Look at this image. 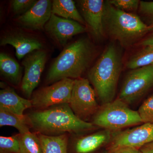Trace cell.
<instances>
[{
	"instance_id": "31",
	"label": "cell",
	"mask_w": 153,
	"mask_h": 153,
	"mask_svg": "<svg viewBox=\"0 0 153 153\" xmlns=\"http://www.w3.org/2000/svg\"><path fill=\"white\" fill-rule=\"evenodd\" d=\"M100 153H105V151L104 152H102Z\"/></svg>"
},
{
	"instance_id": "29",
	"label": "cell",
	"mask_w": 153,
	"mask_h": 153,
	"mask_svg": "<svg viewBox=\"0 0 153 153\" xmlns=\"http://www.w3.org/2000/svg\"><path fill=\"white\" fill-rule=\"evenodd\" d=\"M140 44L143 47L153 46V25L149 35L140 42Z\"/></svg>"
},
{
	"instance_id": "11",
	"label": "cell",
	"mask_w": 153,
	"mask_h": 153,
	"mask_svg": "<svg viewBox=\"0 0 153 153\" xmlns=\"http://www.w3.org/2000/svg\"><path fill=\"white\" fill-rule=\"evenodd\" d=\"M77 2L82 16L92 36L97 40L101 39L105 33L103 17L105 2L102 0H81Z\"/></svg>"
},
{
	"instance_id": "30",
	"label": "cell",
	"mask_w": 153,
	"mask_h": 153,
	"mask_svg": "<svg viewBox=\"0 0 153 153\" xmlns=\"http://www.w3.org/2000/svg\"><path fill=\"white\" fill-rule=\"evenodd\" d=\"M142 153H153V141L140 149Z\"/></svg>"
},
{
	"instance_id": "25",
	"label": "cell",
	"mask_w": 153,
	"mask_h": 153,
	"mask_svg": "<svg viewBox=\"0 0 153 153\" xmlns=\"http://www.w3.org/2000/svg\"><path fill=\"white\" fill-rule=\"evenodd\" d=\"M108 2L113 6L121 10L130 13L135 12L139 7V0H110Z\"/></svg>"
},
{
	"instance_id": "24",
	"label": "cell",
	"mask_w": 153,
	"mask_h": 153,
	"mask_svg": "<svg viewBox=\"0 0 153 153\" xmlns=\"http://www.w3.org/2000/svg\"><path fill=\"white\" fill-rule=\"evenodd\" d=\"M137 111L143 123L153 124V94L143 102Z\"/></svg>"
},
{
	"instance_id": "27",
	"label": "cell",
	"mask_w": 153,
	"mask_h": 153,
	"mask_svg": "<svg viewBox=\"0 0 153 153\" xmlns=\"http://www.w3.org/2000/svg\"><path fill=\"white\" fill-rule=\"evenodd\" d=\"M140 13L153 25V1H140L139 6Z\"/></svg>"
},
{
	"instance_id": "22",
	"label": "cell",
	"mask_w": 153,
	"mask_h": 153,
	"mask_svg": "<svg viewBox=\"0 0 153 153\" xmlns=\"http://www.w3.org/2000/svg\"><path fill=\"white\" fill-rule=\"evenodd\" d=\"M151 65H153V46L144 47L126 63V67L131 69Z\"/></svg>"
},
{
	"instance_id": "21",
	"label": "cell",
	"mask_w": 153,
	"mask_h": 153,
	"mask_svg": "<svg viewBox=\"0 0 153 153\" xmlns=\"http://www.w3.org/2000/svg\"><path fill=\"white\" fill-rule=\"evenodd\" d=\"M19 139L20 153H42V145L37 133L19 134Z\"/></svg>"
},
{
	"instance_id": "19",
	"label": "cell",
	"mask_w": 153,
	"mask_h": 153,
	"mask_svg": "<svg viewBox=\"0 0 153 153\" xmlns=\"http://www.w3.org/2000/svg\"><path fill=\"white\" fill-rule=\"evenodd\" d=\"M0 71L1 74L13 85H19L21 82L22 73L20 65L5 53L0 54Z\"/></svg>"
},
{
	"instance_id": "23",
	"label": "cell",
	"mask_w": 153,
	"mask_h": 153,
	"mask_svg": "<svg viewBox=\"0 0 153 153\" xmlns=\"http://www.w3.org/2000/svg\"><path fill=\"white\" fill-rule=\"evenodd\" d=\"M0 153H20L19 134L12 137H0Z\"/></svg>"
},
{
	"instance_id": "15",
	"label": "cell",
	"mask_w": 153,
	"mask_h": 153,
	"mask_svg": "<svg viewBox=\"0 0 153 153\" xmlns=\"http://www.w3.org/2000/svg\"><path fill=\"white\" fill-rule=\"evenodd\" d=\"M1 46L10 45L15 48L16 56L20 60L36 50H41L42 45L40 41L18 34H10L1 40Z\"/></svg>"
},
{
	"instance_id": "12",
	"label": "cell",
	"mask_w": 153,
	"mask_h": 153,
	"mask_svg": "<svg viewBox=\"0 0 153 153\" xmlns=\"http://www.w3.org/2000/svg\"><path fill=\"white\" fill-rule=\"evenodd\" d=\"M45 30L62 46L73 36L86 32V28L78 22L64 19L52 13Z\"/></svg>"
},
{
	"instance_id": "16",
	"label": "cell",
	"mask_w": 153,
	"mask_h": 153,
	"mask_svg": "<svg viewBox=\"0 0 153 153\" xmlns=\"http://www.w3.org/2000/svg\"><path fill=\"white\" fill-rule=\"evenodd\" d=\"M32 106L31 100L21 97L11 88L0 91V109L22 116L25 110Z\"/></svg>"
},
{
	"instance_id": "18",
	"label": "cell",
	"mask_w": 153,
	"mask_h": 153,
	"mask_svg": "<svg viewBox=\"0 0 153 153\" xmlns=\"http://www.w3.org/2000/svg\"><path fill=\"white\" fill-rule=\"evenodd\" d=\"M52 13L61 18L73 20L82 25L85 24L75 3L71 0H54L52 2Z\"/></svg>"
},
{
	"instance_id": "14",
	"label": "cell",
	"mask_w": 153,
	"mask_h": 153,
	"mask_svg": "<svg viewBox=\"0 0 153 153\" xmlns=\"http://www.w3.org/2000/svg\"><path fill=\"white\" fill-rule=\"evenodd\" d=\"M114 132L103 129L79 138L73 146L74 153H92L111 142Z\"/></svg>"
},
{
	"instance_id": "9",
	"label": "cell",
	"mask_w": 153,
	"mask_h": 153,
	"mask_svg": "<svg viewBox=\"0 0 153 153\" xmlns=\"http://www.w3.org/2000/svg\"><path fill=\"white\" fill-rule=\"evenodd\" d=\"M153 141V124L145 123L131 129L114 132L108 149L131 147L140 149Z\"/></svg>"
},
{
	"instance_id": "3",
	"label": "cell",
	"mask_w": 153,
	"mask_h": 153,
	"mask_svg": "<svg viewBox=\"0 0 153 153\" xmlns=\"http://www.w3.org/2000/svg\"><path fill=\"white\" fill-rule=\"evenodd\" d=\"M94 54L90 40L82 38L66 47L55 59L47 76V83L65 78H80L89 67Z\"/></svg>"
},
{
	"instance_id": "4",
	"label": "cell",
	"mask_w": 153,
	"mask_h": 153,
	"mask_svg": "<svg viewBox=\"0 0 153 153\" xmlns=\"http://www.w3.org/2000/svg\"><path fill=\"white\" fill-rule=\"evenodd\" d=\"M105 33L124 47H131L149 33L153 25H147L139 17L119 10L108 1L105 3Z\"/></svg>"
},
{
	"instance_id": "28",
	"label": "cell",
	"mask_w": 153,
	"mask_h": 153,
	"mask_svg": "<svg viewBox=\"0 0 153 153\" xmlns=\"http://www.w3.org/2000/svg\"><path fill=\"white\" fill-rule=\"evenodd\" d=\"M105 153H142L140 149L131 147H121L108 149Z\"/></svg>"
},
{
	"instance_id": "17",
	"label": "cell",
	"mask_w": 153,
	"mask_h": 153,
	"mask_svg": "<svg viewBox=\"0 0 153 153\" xmlns=\"http://www.w3.org/2000/svg\"><path fill=\"white\" fill-rule=\"evenodd\" d=\"M38 134L42 145V153H68V137L66 134L57 135Z\"/></svg>"
},
{
	"instance_id": "1",
	"label": "cell",
	"mask_w": 153,
	"mask_h": 153,
	"mask_svg": "<svg viewBox=\"0 0 153 153\" xmlns=\"http://www.w3.org/2000/svg\"><path fill=\"white\" fill-rule=\"evenodd\" d=\"M31 128L44 134H61L66 132L80 134L95 129L92 123L80 119L68 103L58 105L27 115Z\"/></svg>"
},
{
	"instance_id": "6",
	"label": "cell",
	"mask_w": 153,
	"mask_h": 153,
	"mask_svg": "<svg viewBox=\"0 0 153 153\" xmlns=\"http://www.w3.org/2000/svg\"><path fill=\"white\" fill-rule=\"evenodd\" d=\"M153 87V65L131 69L127 76L119 99L132 104L141 98Z\"/></svg>"
},
{
	"instance_id": "20",
	"label": "cell",
	"mask_w": 153,
	"mask_h": 153,
	"mask_svg": "<svg viewBox=\"0 0 153 153\" xmlns=\"http://www.w3.org/2000/svg\"><path fill=\"white\" fill-rule=\"evenodd\" d=\"M7 126L16 128L20 134L29 132L31 128L27 115H19L0 109V126Z\"/></svg>"
},
{
	"instance_id": "10",
	"label": "cell",
	"mask_w": 153,
	"mask_h": 153,
	"mask_svg": "<svg viewBox=\"0 0 153 153\" xmlns=\"http://www.w3.org/2000/svg\"><path fill=\"white\" fill-rule=\"evenodd\" d=\"M47 60V54L42 50L30 53L22 61L25 74L21 88L25 96L30 98L35 88L38 86Z\"/></svg>"
},
{
	"instance_id": "8",
	"label": "cell",
	"mask_w": 153,
	"mask_h": 153,
	"mask_svg": "<svg viewBox=\"0 0 153 153\" xmlns=\"http://www.w3.org/2000/svg\"><path fill=\"white\" fill-rule=\"evenodd\" d=\"M74 83V79L65 78L42 88L32 97L31 101L33 106L41 110L58 105L68 104Z\"/></svg>"
},
{
	"instance_id": "2",
	"label": "cell",
	"mask_w": 153,
	"mask_h": 153,
	"mask_svg": "<svg viewBox=\"0 0 153 153\" xmlns=\"http://www.w3.org/2000/svg\"><path fill=\"white\" fill-rule=\"evenodd\" d=\"M122 68L121 54L114 44H111L89 70L88 78L102 105L114 100Z\"/></svg>"
},
{
	"instance_id": "13",
	"label": "cell",
	"mask_w": 153,
	"mask_h": 153,
	"mask_svg": "<svg viewBox=\"0 0 153 153\" xmlns=\"http://www.w3.org/2000/svg\"><path fill=\"white\" fill-rule=\"evenodd\" d=\"M52 2L49 0L36 1L31 7L18 18V22L25 28L43 30L52 15Z\"/></svg>"
},
{
	"instance_id": "7",
	"label": "cell",
	"mask_w": 153,
	"mask_h": 153,
	"mask_svg": "<svg viewBox=\"0 0 153 153\" xmlns=\"http://www.w3.org/2000/svg\"><path fill=\"white\" fill-rule=\"evenodd\" d=\"M68 105L74 114L85 121L98 111L100 107L96 99L95 90L88 79L81 77L74 79Z\"/></svg>"
},
{
	"instance_id": "26",
	"label": "cell",
	"mask_w": 153,
	"mask_h": 153,
	"mask_svg": "<svg viewBox=\"0 0 153 153\" xmlns=\"http://www.w3.org/2000/svg\"><path fill=\"white\" fill-rule=\"evenodd\" d=\"M36 2L34 0H13L11 1V6L14 13H21L27 11Z\"/></svg>"
},
{
	"instance_id": "5",
	"label": "cell",
	"mask_w": 153,
	"mask_h": 153,
	"mask_svg": "<svg viewBox=\"0 0 153 153\" xmlns=\"http://www.w3.org/2000/svg\"><path fill=\"white\" fill-rule=\"evenodd\" d=\"M92 123L96 126L116 132L143 123L137 111L130 108L128 104L118 98L102 105L94 115Z\"/></svg>"
}]
</instances>
